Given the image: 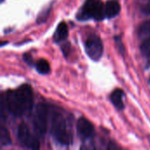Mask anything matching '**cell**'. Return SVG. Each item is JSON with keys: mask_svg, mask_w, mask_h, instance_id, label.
Listing matches in <instances>:
<instances>
[{"mask_svg": "<svg viewBox=\"0 0 150 150\" xmlns=\"http://www.w3.org/2000/svg\"><path fill=\"white\" fill-rule=\"evenodd\" d=\"M18 139L27 148L33 149H38L40 148V142L38 139L31 135L30 130L27 125L25 123H21L18 127Z\"/></svg>", "mask_w": 150, "mask_h": 150, "instance_id": "cell-5", "label": "cell"}, {"mask_svg": "<svg viewBox=\"0 0 150 150\" xmlns=\"http://www.w3.org/2000/svg\"><path fill=\"white\" fill-rule=\"evenodd\" d=\"M123 96H124V93L120 89L114 90L111 94V101L114 105V106L119 110H122L124 108Z\"/></svg>", "mask_w": 150, "mask_h": 150, "instance_id": "cell-9", "label": "cell"}, {"mask_svg": "<svg viewBox=\"0 0 150 150\" xmlns=\"http://www.w3.org/2000/svg\"><path fill=\"white\" fill-rule=\"evenodd\" d=\"M5 105L8 111L15 116H22L31 111L33 105V94L30 85L23 84L15 91L6 93Z\"/></svg>", "mask_w": 150, "mask_h": 150, "instance_id": "cell-1", "label": "cell"}, {"mask_svg": "<svg viewBox=\"0 0 150 150\" xmlns=\"http://www.w3.org/2000/svg\"><path fill=\"white\" fill-rule=\"evenodd\" d=\"M141 50L144 55L150 58V36L144 39V40L141 46Z\"/></svg>", "mask_w": 150, "mask_h": 150, "instance_id": "cell-14", "label": "cell"}, {"mask_svg": "<svg viewBox=\"0 0 150 150\" xmlns=\"http://www.w3.org/2000/svg\"><path fill=\"white\" fill-rule=\"evenodd\" d=\"M96 0H86L83 6L80 10L76 18L80 20H86L88 18H93V11Z\"/></svg>", "mask_w": 150, "mask_h": 150, "instance_id": "cell-7", "label": "cell"}, {"mask_svg": "<svg viewBox=\"0 0 150 150\" xmlns=\"http://www.w3.org/2000/svg\"><path fill=\"white\" fill-rule=\"evenodd\" d=\"M139 35L140 37H142V39H146L150 36V20H148L146 22H144L140 29H139Z\"/></svg>", "mask_w": 150, "mask_h": 150, "instance_id": "cell-13", "label": "cell"}, {"mask_svg": "<svg viewBox=\"0 0 150 150\" xmlns=\"http://www.w3.org/2000/svg\"><path fill=\"white\" fill-rule=\"evenodd\" d=\"M120 11V4L117 0H109L105 4L106 17L113 18L119 14Z\"/></svg>", "mask_w": 150, "mask_h": 150, "instance_id": "cell-8", "label": "cell"}, {"mask_svg": "<svg viewBox=\"0 0 150 150\" xmlns=\"http://www.w3.org/2000/svg\"><path fill=\"white\" fill-rule=\"evenodd\" d=\"M48 109L45 104L40 103L36 105L33 118L34 130L40 134H44L47 129Z\"/></svg>", "mask_w": 150, "mask_h": 150, "instance_id": "cell-3", "label": "cell"}, {"mask_svg": "<svg viewBox=\"0 0 150 150\" xmlns=\"http://www.w3.org/2000/svg\"><path fill=\"white\" fill-rule=\"evenodd\" d=\"M24 60H25V62L28 65H32L33 64V58H32L30 54H24Z\"/></svg>", "mask_w": 150, "mask_h": 150, "instance_id": "cell-17", "label": "cell"}, {"mask_svg": "<svg viewBox=\"0 0 150 150\" xmlns=\"http://www.w3.org/2000/svg\"><path fill=\"white\" fill-rule=\"evenodd\" d=\"M51 133L56 142L62 145H69L72 142V135L69 131L67 121L63 115L54 112L51 119Z\"/></svg>", "mask_w": 150, "mask_h": 150, "instance_id": "cell-2", "label": "cell"}, {"mask_svg": "<svg viewBox=\"0 0 150 150\" xmlns=\"http://www.w3.org/2000/svg\"><path fill=\"white\" fill-rule=\"evenodd\" d=\"M0 143L2 147L7 146L11 143V137H10V134L8 132V130L2 126L0 127Z\"/></svg>", "mask_w": 150, "mask_h": 150, "instance_id": "cell-12", "label": "cell"}, {"mask_svg": "<svg viewBox=\"0 0 150 150\" xmlns=\"http://www.w3.org/2000/svg\"><path fill=\"white\" fill-rule=\"evenodd\" d=\"M35 67H36L37 71L40 74H47L50 72L49 63L44 59H40L39 61H37Z\"/></svg>", "mask_w": 150, "mask_h": 150, "instance_id": "cell-11", "label": "cell"}, {"mask_svg": "<svg viewBox=\"0 0 150 150\" xmlns=\"http://www.w3.org/2000/svg\"><path fill=\"white\" fill-rule=\"evenodd\" d=\"M77 131L80 136L83 139L91 138L94 134V127L93 125L86 119L80 118L77 121Z\"/></svg>", "mask_w": 150, "mask_h": 150, "instance_id": "cell-6", "label": "cell"}, {"mask_svg": "<svg viewBox=\"0 0 150 150\" xmlns=\"http://www.w3.org/2000/svg\"><path fill=\"white\" fill-rule=\"evenodd\" d=\"M85 51L89 57L93 61H98L104 52V47L101 39L97 35L90 36L85 41Z\"/></svg>", "mask_w": 150, "mask_h": 150, "instance_id": "cell-4", "label": "cell"}, {"mask_svg": "<svg viewBox=\"0 0 150 150\" xmlns=\"http://www.w3.org/2000/svg\"><path fill=\"white\" fill-rule=\"evenodd\" d=\"M149 2H150V0H149Z\"/></svg>", "mask_w": 150, "mask_h": 150, "instance_id": "cell-18", "label": "cell"}, {"mask_svg": "<svg viewBox=\"0 0 150 150\" xmlns=\"http://www.w3.org/2000/svg\"><path fill=\"white\" fill-rule=\"evenodd\" d=\"M49 12H50V7L47 8L46 11H43L39 15L38 19H37V22H38V23H42V22L46 21V19H47V17H48Z\"/></svg>", "mask_w": 150, "mask_h": 150, "instance_id": "cell-15", "label": "cell"}, {"mask_svg": "<svg viewBox=\"0 0 150 150\" xmlns=\"http://www.w3.org/2000/svg\"><path fill=\"white\" fill-rule=\"evenodd\" d=\"M68 34H69V29H68L66 23L61 22L55 30V33L54 34V39L57 42L62 41L63 40H65L67 38Z\"/></svg>", "mask_w": 150, "mask_h": 150, "instance_id": "cell-10", "label": "cell"}, {"mask_svg": "<svg viewBox=\"0 0 150 150\" xmlns=\"http://www.w3.org/2000/svg\"><path fill=\"white\" fill-rule=\"evenodd\" d=\"M115 40H116V43H117L119 51H120L121 54H123L124 51H125V47H124V46H123V44H122V42H121L120 37H115Z\"/></svg>", "mask_w": 150, "mask_h": 150, "instance_id": "cell-16", "label": "cell"}]
</instances>
